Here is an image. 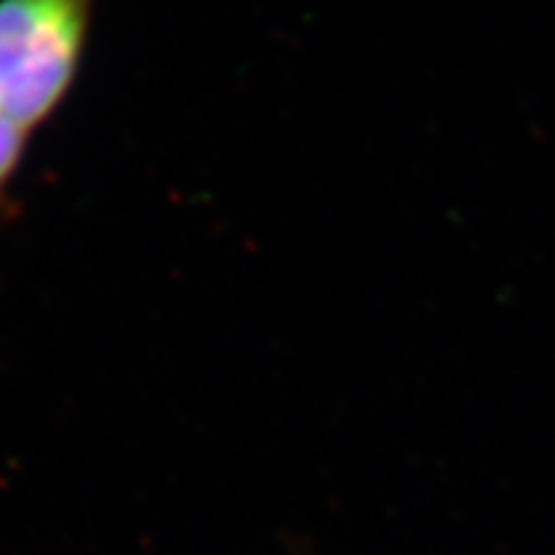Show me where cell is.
Here are the masks:
<instances>
[{
    "mask_svg": "<svg viewBox=\"0 0 555 555\" xmlns=\"http://www.w3.org/2000/svg\"><path fill=\"white\" fill-rule=\"evenodd\" d=\"M96 0H0V111L35 133L80 77Z\"/></svg>",
    "mask_w": 555,
    "mask_h": 555,
    "instance_id": "cell-1",
    "label": "cell"
},
{
    "mask_svg": "<svg viewBox=\"0 0 555 555\" xmlns=\"http://www.w3.org/2000/svg\"><path fill=\"white\" fill-rule=\"evenodd\" d=\"M29 131H23L21 125L0 111V207L7 205L9 188L15 182L17 170L23 165L26 147H29Z\"/></svg>",
    "mask_w": 555,
    "mask_h": 555,
    "instance_id": "cell-2",
    "label": "cell"
}]
</instances>
